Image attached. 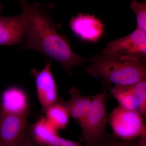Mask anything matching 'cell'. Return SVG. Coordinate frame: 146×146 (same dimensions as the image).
Masks as SVG:
<instances>
[{
	"instance_id": "52a82bcc",
	"label": "cell",
	"mask_w": 146,
	"mask_h": 146,
	"mask_svg": "<svg viewBox=\"0 0 146 146\" xmlns=\"http://www.w3.org/2000/svg\"><path fill=\"white\" fill-rule=\"evenodd\" d=\"M27 112L15 114L0 109L2 146H20L26 137Z\"/></svg>"
},
{
	"instance_id": "9a60e30c",
	"label": "cell",
	"mask_w": 146,
	"mask_h": 146,
	"mask_svg": "<svg viewBox=\"0 0 146 146\" xmlns=\"http://www.w3.org/2000/svg\"><path fill=\"white\" fill-rule=\"evenodd\" d=\"M97 146H146V133L130 141L119 140L109 133Z\"/></svg>"
},
{
	"instance_id": "9c48e42d",
	"label": "cell",
	"mask_w": 146,
	"mask_h": 146,
	"mask_svg": "<svg viewBox=\"0 0 146 146\" xmlns=\"http://www.w3.org/2000/svg\"><path fill=\"white\" fill-rule=\"evenodd\" d=\"M2 9L0 4V11ZM26 30L25 21L22 13L14 16L0 15V46L21 44Z\"/></svg>"
},
{
	"instance_id": "ac0fdd59",
	"label": "cell",
	"mask_w": 146,
	"mask_h": 146,
	"mask_svg": "<svg viewBox=\"0 0 146 146\" xmlns=\"http://www.w3.org/2000/svg\"><path fill=\"white\" fill-rule=\"evenodd\" d=\"M20 146H36V145L30 138L26 136Z\"/></svg>"
},
{
	"instance_id": "ba28073f",
	"label": "cell",
	"mask_w": 146,
	"mask_h": 146,
	"mask_svg": "<svg viewBox=\"0 0 146 146\" xmlns=\"http://www.w3.org/2000/svg\"><path fill=\"white\" fill-rule=\"evenodd\" d=\"M51 60H46V65L42 70H36L31 69V75L35 79L37 96L43 111L57 102V87L51 70Z\"/></svg>"
},
{
	"instance_id": "d6986e66",
	"label": "cell",
	"mask_w": 146,
	"mask_h": 146,
	"mask_svg": "<svg viewBox=\"0 0 146 146\" xmlns=\"http://www.w3.org/2000/svg\"><path fill=\"white\" fill-rule=\"evenodd\" d=\"M0 146H2L1 143V141H0Z\"/></svg>"
},
{
	"instance_id": "30bf717a",
	"label": "cell",
	"mask_w": 146,
	"mask_h": 146,
	"mask_svg": "<svg viewBox=\"0 0 146 146\" xmlns=\"http://www.w3.org/2000/svg\"><path fill=\"white\" fill-rule=\"evenodd\" d=\"M70 26L73 32L81 39L96 42L104 33L103 24L96 17L80 14L71 19Z\"/></svg>"
},
{
	"instance_id": "3957f363",
	"label": "cell",
	"mask_w": 146,
	"mask_h": 146,
	"mask_svg": "<svg viewBox=\"0 0 146 146\" xmlns=\"http://www.w3.org/2000/svg\"><path fill=\"white\" fill-rule=\"evenodd\" d=\"M107 89L92 96L91 106L86 115L77 122L82 130V141L86 146H97L108 135Z\"/></svg>"
},
{
	"instance_id": "8992f818",
	"label": "cell",
	"mask_w": 146,
	"mask_h": 146,
	"mask_svg": "<svg viewBox=\"0 0 146 146\" xmlns=\"http://www.w3.org/2000/svg\"><path fill=\"white\" fill-rule=\"evenodd\" d=\"M110 95L119 106L146 115V79L129 85L110 86Z\"/></svg>"
},
{
	"instance_id": "4fadbf2b",
	"label": "cell",
	"mask_w": 146,
	"mask_h": 146,
	"mask_svg": "<svg viewBox=\"0 0 146 146\" xmlns=\"http://www.w3.org/2000/svg\"><path fill=\"white\" fill-rule=\"evenodd\" d=\"M58 130L46 118L39 119L33 125V136L35 141L42 146H47L53 136L58 134Z\"/></svg>"
},
{
	"instance_id": "8fae6325",
	"label": "cell",
	"mask_w": 146,
	"mask_h": 146,
	"mask_svg": "<svg viewBox=\"0 0 146 146\" xmlns=\"http://www.w3.org/2000/svg\"><path fill=\"white\" fill-rule=\"evenodd\" d=\"M71 97L68 101L58 99V102L63 105L70 117L78 121L86 115L91 106L92 96L82 95L78 89L73 87L70 91Z\"/></svg>"
},
{
	"instance_id": "5b68a950",
	"label": "cell",
	"mask_w": 146,
	"mask_h": 146,
	"mask_svg": "<svg viewBox=\"0 0 146 146\" xmlns=\"http://www.w3.org/2000/svg\"><path fill=\"white\" fill-rule=\"evenodd\" d=\"M104 54L145 62L146 59V33L136 28L130 34L108 42Z\"/></svg>"
},
{
	"instance_id": "7c38bea8",
	"label": "cell",
	"mask_w": 146,
	"mask_h": 146,
	"mask_svg": "<svg viewBox=\"0 0 146 146\" xmlns=\"http://www.w3.org/2000/svg\"><path fill=\"white\" fill-rule=\"evenodd\" d=\"M1 108L5 112L15 114L27 112V102L25 95L21 89L12 87L3 94Z\"/></svg>"
},
{
	"instance_id": "e0dca14e",
	"label": "cell",
	"mask_w": 146,
	"mask_h": 146,
	"mask_svg": "<svg viewBox=\"0 0 146 146\" xmlns=\"http://www.w3.org/2000/svg\"><path fill=\"white\" fill-rule=\"evenodd\" d=\"M47 146H86L78 142H75L61 138L56 134L53 136Z\"/></svg>"
},
{
	"instance_id": "7a4b0ae2",
	"label": "cell",
	"mask_w": 146,
	"mask_h": 146,
	"mask_svg": "<svg viewBox=\"0 0 146 146\" xmlns=\"http://www.w3.org/2000/svg\"><path fill=\"white\" fill-rule=\"evenodd\" d=\"M86 67L91 75L98 77L105 86L129 85L146 79L145 63L105 54L97 55L89 58Z\"/></svg>"
},
{
	"instance_id": "6da1fadb",
	"label": "cell",
	"mask_w": 146,
	"mask_h": 146,
	"mask_svg": "<svg viewBox=\"0 0 146 146\" xmlns=\"http://www.w3.org/2000/svg\"><path fill=\"white\" fill-rule=\"evenodd\" d=\"M25 21V40L22 50L33 49L54 59L69 74L74 67L82 66L89 59L73 51L69 40L57 31V25L49 13L50 5L30 4L26 0H18Z\"/></svg>"
},
{
	"instance_id": "44dd1931",
	"label": "cell",
	"mask_w": 146,
	"mask_h": 146,
	"mask_svg": "<svg viewBox=\"0 0 146 146\" xmlns=\"http://www.w3.org/2000/svg\"><path fill=\"white\" fill-rule=\"evenodd\" d=\"M144 1H145V2H146V0H144Z\"/></svg>"
},
{
	"instance_id": "2e32d148",
	"label": "cell",
	"mask_w": 146,
	"mask_h": 146,
	"mask_svg": "<svg viewBox=\"0 0 146 146\" xmlns=\"http://www.w3.org/2000/svg\"><path fill=\"white\" fill-rule=\"evenodd\" d=\"M131 10L135 13L137 19V29L146 32V5L134 0L131 4Z\"/></svg>"
},
{
	"instance_id": "ffe728a7",
	"label": "cell",
	"mask_w": 146,
	"mask_h": 146,
	"mask_svg": "<svg viewBox=\"0 0 146 146\" xmlns=\"http://www.w3.org/2000/svg\"><path fill=\"white\" fill-rule=\"evenodd\" d=\"M0 109H1V105H0Z\"/></svg>"
},
{
	"instance_id": "5bb4252c",
	"label": "cell",
	"mask_w": 146,
	"mask_h": 146,
	"mask_svg": "<svg viewBox=\"0 0 146 146\" xmlns=\"http://www.w3.org/2000/svg\"><path fill=\"white\" fill-rule=\"evenodd\" d=\"M45 112L46 114V119L58 130L64 129L69 124L70 116L68 111L58 102L49 108Z\"/></svg>"
},
{
	"instance_id": "277c9868",
	"label": "cell",
	"mask_w": 146,
	"mask_h": 146,
	"mask_svg": "<svg viewBox=\"0 0 146 146\" xmlns=\"http://www.w3.org/2000/svg\"><path fill=\"white\" fill-rule=\"evenodd\" d=\"M143 117L137 111L118 106L110 113L108 122L115 138L123 141H130L146 133Z\"/></svg>"
}]
</instances>
